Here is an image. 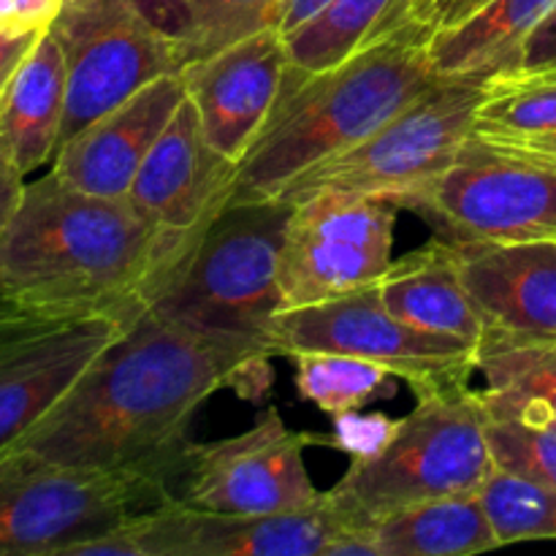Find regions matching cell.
Returning a JSON list of instances; mask_svg holds the SVG:
<instances>
[{
	"instance_id": "1",
	"label": "cell",
	"mask_w": 556,
	"mask_h": 556,
	"mask_svg": "<svg viewBox=\"0 0 556 556\" xmlns=\"http://www.w3.org/2000/svg\"><path fill=\"white\" fill-rule=\"evenodd\" d=\"M269 358L141 309L58 405L9 445L63 465L147 472L172 483L185 472L201 405L223 389L264 396Z\"/></svg>"
},
{
	"instance_id": "2",
	"label": "cell",
	"mask_w": 556,
	"mask_h": 556,
	"mask_svg": "<svg viewBox=\"0 0 556 556\" xmlns=\"http://www.w3.org/2000/svg\"><path fill=\"white\" fill-rule=\"evenodd\" d=\"M190 242L147 220L128 195H92L43 174L0 237V302L54 320L136 318Z\"/></svg>"
},
{
	"instance_id": "3",
	"label": "cell",
	"mask_w": 556,
	"mask_h": 556,
	"mask_svg": "<svg viewBox=\"0 0 556 556\" xmlns=\"http://www.w3.org/2000/svg\"><path fill=\"white\" fill-rule=\"evenodd\" d=\"M429 27L405 22L320 74L291 65L280 101L242 157L228 201L277 199L309 168L345 155L440 79Z\"/></svg>"
},
{
	"instance_id": "4",
	"label": "cell",
	"mask_w": 556,
	"mask_h": 556,
	"mask_svg": "<svg viewBox=\"0 0 556 556\" xmlns=\"http://www.w3.org/2000/svg\"><path fill=\"white\" fill-rule=\"evenodd\" d=\"M291 210L282 199L228 201L168 266L147 309L275 358L271 331L286 307L280 250Z\"/></svg>"
},
{
	"instance_id": "5",
	"label": "cell",
	"mask_w": 556,
	"mask_h": 556,
	"mask_svg": "<svg viewBox=\"0 0 556 556\" xmlns=\"http://www.w3.org/2000/svg\"><path fill=\"white\" fill-rule=\"evenodd\" d=\"M492 472L481 391L456 386L416 396L389 438L369 454L351 456L345 476L324 497L345 530H369L427 500L478 494Z\"/></svg>"
},
{
	"instance_id": "6",
	"label": "cell",
	"mask_w": 556,
	"mask_h": 556,
	"mask_svg": "<svg viewBox=\"0 0 556 556\" xmlns=\"http://www.w3.org/2000/svg\"><path fill=\"white\" fill-rule=\"evenodd\" d=\"M147 472L98 470L0 448V556H71L141 510L172 497Z\"/></svg>"
},
{
	"instance_id": "7",
	"label": "cell",
	"mask_w": 556,
	"mask_h": 556,
	"mask_svg": "<svg viewBox=\"0 0 556 556\" xmlns=\"http://www.w3.org/2000/svg\"><path fill=\"white\" fill-rule=\"evenodd\" d=\"M483 79H443L372 136L293 179L277 199L296 201L324 190L372 195L400 206L407 195L438 179L459 157L476 128V109Z\"/></svg>"
},
{
	"instance_id": "8",
	"label": "cell",
	"mask_w": 556,
	"mask_h": 556,
	"mask_svg": "<svg viewBox=\"0 0 556 556\" xmlns=\"http://www.w3.org/2000/svg\"><path fill=\"white\" fill-rule=\"evenodd\" d=\"M271 348L286 358L299 353L364 358L405 380L416 396L470 386L478 375V345L405 324L380 302L375 282L345 296L282 309Z\"/></svg>"
},
{
	"instance_id": "9",
	"label": "cell",
	"mask_w": 556,
	"mask_h": 556,
	"mask_svg": "<svg viewBox=\"0 0 556 556\" xmlns=\"http://www.w3.org/2000/svg\"><path fill=\"white\" fill-rule=\"evenodd\" d=\"M68 65L60 144L161 76L182 71L144 0H65L49 25Z\"/></svg>"
},
{
	"instance_id": "10",
	"label": "cell",
	"mask_w": 556,
	"mask_h": 556,
	"mask_svg": "<svg viewBox=\"0 0 556 556\" xmlns=\"http://www.w3.org/2000/svg\"><path fill=\"white\" fill-rule=\"evenodd\" d=\"M400 210L421 215L445 242H543L556 239V172L470 136L459 157Z\"/></svg>"
},
{
	"instance_id": "11",
	"label": "cell",
	"mask_w": 556,
	"mask_h": 556,
	"mask_svg": "<svg viewBox=\"0 0 556 556\" xmlns=\"http://www.w3.org/2000/svg\"><path fill=\"white\" fill-rule=\"evenodd\" d=\"M396 210L386 199L337 190L296 201L280 250L282 309L378 282L394 261Z\"/></svg>"
},
{
	"instance_id": "12",
	"label": "cell",
	"mask_w": 556,
	"mask_h": 556,
	"mask_svg": "<svg viewBox=\"0 0 556 556\" xmlns=\"http://www.w3.org/2000/svg\"><path fill=\"white\" fill-rule=\"evenodd\" d=\"M326 438L293 432L277 410H266L233 438L190 445L182 500L226 514H291L324 500L307 472V448Z\"/></svg>"
},
{
	"instance_id": "13",
	"label": "cell",
	"mask_w": 556,
	"mask_h": 556,
	"mask_svg": "<svg viewBox=\"0 0 556 556\" xmlns=\"http://www.w3.org/2000/svg\"><path fill=\"white\" fill-rule=\"evenodd\" d=\"M130 530L139 556H324L345 527L326 497L291 514H226L166 497Z\"/></svg>"
},
{
	"instance_id": "14",
	"label": "cell",
	"mask_w": 556,
	"mask_h": 556,
	"mask_svg": "<svg viewBox=\"0 0 556 556\" xmlns=\"http://www.w3.org/2000/svg\"><path fill=\"white\" fill-rule=\"evenodd\" d=\"M134 320V318H130ZM128 318L54 320L14 315L0 324V448L25 434L117 340Z\"/></svg>"
},
{
	"instance_id": "15",
	"label": "cell",
	"mask_w": 556,
	"mask_h": 556,
	"mask_svg": "<svg viewBox=\"0 0 556 556\" xmlns=\"http://www.w3.org/2000/svg\"><path fill=\"white\" fill-rule=\"evenodd\" d=\"M288 74V43L277 27L182 65L185 92L199 112L206 139L223 157L242 163L253 150L286 90Z\"/></svg>"
},
{
	"instance_id": "16",
	"label": "cell",
	"mask_w": 556,
	"mask_h": 556,
	"mask_svg": "<svg viewBox=\"0 0 556 556\" xmlns=\"http://www.w3.org/2000/svg\"><path fill=\"white\" fill-rule=\"evenodd\" d=\"M237 166L210 144L193 101L185 96L141 163L128 199L168 237L193 242L231 199Z\"/></svg>"
},
{
	"instance_id": "17",
	"label": "cell",
	"mask_w": 556,
	"mask_h": 556,
	"mask_svg": "<svg viewBox=\"0 0 556 556\" xmlns=\"http://www.w3.org/2000/svg\"><path fill=\"white\" fill-rule=\"evenodd\" d=\"M182 71L161 76L58 147L49 172L92 195H128L141 163L185 101Z\"/></svg>"
},
{
	"instance_id": "18",
	"label": "cell",
	"mask_w": 556,
	"mask_h": 556,
	"mask_svg": "<svg viewBox=\"0 0 556 556\" xmlns=\"http://www.w3.org/2000/svg\"><path fill=\"white\" fill-rule=\"evenodd\" d=\"M451 244L486 331L556 340V239Z\"/></svg>"
},
{
	"instance_id": "19",
	"label": "cell",
	"mask_w": 556,
	"mask_h": 556,
	"mask_svg": "<svg viewBox=\"0 0 556 556\" xmlns=\"http://www.w3.org/2000/svg\"><path fill=\"white\" fill-rule=\"evenodd\" d=\"M375 291L396 318L421 331L456 337L472 345L486 334V320L462 280L454 244L443 237L391 261L375 282Z\"/></svg>"
},
{
	"instance_id": "20",
	"label": "cell",
	"mask_w": 556,
	"mask_h": 556,
	"mask_svg": "<svg viewBox=\"0 0 556 556\" xmlns=\"http://www.w3.org/2000/svg\"><path fill=\"white\" fill-rule=\"evenodd\" d=\"M65 96V52L47 27L0 90V128L25 174L52 163L63 130Z\"/></svg>"
},
{
	"instance_id": "21",
	"label": "cell",
	"mask_w": 556,
	"mask_h": 556,
	"mask_svg": "<svg viewBox=\"0 0 556 556\" xmlns=\"http://www.w3.org/2000/svg\"><path fill=\"white\" fill-rule=\"evenodd\" d=\"M556 0H489L454 25L429 33V63L443 79H486L521 65L527 41Z\"/></svg>"
},
{
	"instance_id": "22",
	"label": "cell",
	"mask_w": 556,
	"mask_h": 556,
	"mask_svg": "<svg viewBox=\"0 0 556 556\" xmlns=\"http://www.w3.org/2000/svg\"><path fill=\"white\" fill-rule=\"evenodd\" d=\"M478 375L489 413L556 427V340L486 331L478 342Z\"/></svg>"
},
{
	"instance_id": "23",
	"label": "cell",
	"mask_w": 556,
	"mask_h": 556,
	"mask_svg": "<svg viewBox=\"0 0 556 556\" xmlns=\"http://www.w3.org/2000/svg\"><path fill=\"white\" fill-rule=\"evenodd\" d=\"M378 556H467L500 548L478 494L410 505L369 527Z\"/></svg>"
},
{
	"instance_id": "24",
	"label": "cell",
	"mask_w": 556,
	"mask_h": 556,
	"mask_svg": "<svg viewBox=\"0 0 556 556\" xmlns=\"http://www.w3.org/2000/svg\"><path fill=\"white\" fill-rule=\"evenodd\" d=\"M402 3L405 0H331L286 36L291 65L302 74H320L345 63L369 41L405 25Z\"/></svg>"
},
{
	"instance_id": "25",
	"label": "cell",
	"mask_w": 556,
	"mask_h": 556,
	"mask_svg": "<svg viewBox=\"0 0 556 556\" xmlns=\"http://www.w3.org/2000/svg\"><path fill=\"white\" fill-rule=\"evenodd\" d=\"M280 3L282 0H144L147 11L172 36L182 65L239 38L277 27Z\"/></svg>"
},
{
	"instance_id": "26",
	"label": "cell",
	"mask_w": 556,
	"mask_h": 556,
	"mask_svg": "<svg viewBox=\"0 0 556 556\" xmlns=\"http://www.w3.org/2000/svg\"><path fill=\"white\" fill-rule=\"evenodd\" d=\"M556 68L516 65L483 79L472 134H554Z\"/></svg>"
},
{
	"instance_id": "27",
	"label": "cell",
	"mask_w": 556,
	"mask_h": 556,
	"mask_svg": "<svg viewBox=\"0 0 556 556\" xmlns=\"http://www.w3.org/2000/svg\"><path fill=\"white\" fill-rule=\"evenodd\" d=\"M293 383L302 400L329 416L364 410L372 402L396 394L389 369L342 353H299L291 356Z\"/></svg>"
},
{
	"instance_id": "28",
	"label": "cell",
	"mask_w": 556,
	"mask_h": 556,
	"mask_svg": "<svg viewBox=\"0 0 556 556\" xmlns=\"http://www.w3.org/2000/svg\"><path fill=\"white\" fill-rule=\"evenodd\" d=\"M500 546L525 541H556V489L525 481L494 467L478 492Z\"/></svg>"
},
{
	"instance_id": "29",
	"label": "cell",
	"mask_w": 556,
	"mask_h": 556,
	"mask_svg": "<svg viewBox=\"0 0 556 556\" xmlns=\"http://www.w3.org/2000/svg\"><path fill=\"white\" fill-rule=\"evenodd\" d=\"M486 440L497 470L556 489V427L486 410Z\"/></svg>"
},
{
	"instance_id": "30",
	"label": "cell",
	"mask_w": 556,
	"mask_h": 556,
	"mask_svg": "<svg viewBox=\"0 0 556 556\" xmlns=\"http://www.w3.org/2000/svg\"><path fill=\"white\" fill-rule=\"evenodd\" d=\"M334 421L337 434L334 438H326V443L337 445L342 451H351V456H362L375 451L389 438L391 429H394V421H389L386 416L358 418L356 413H345V416H337Z\"/></svg>"
},
{
	"instance_id": "31",
	"label": "cell",
	"mask_w": 556,
	"mask_h": 556,
	"mask_svg": "<svg viewBox=\"0 0 556 556\" xmlns=\"http://www.w3.org/2000/svg\"><path fill=\"white\" fill-rule=\"evenodd\" d=\"M472 139L481 144L492 147V150L505 152V155L525 157V161L541 163L556 172V130L554 134H472Z\"/></svg>"
},
{
	"instance_id": "32",
	"label": "cell",
	"mask_w": 556,
	"mask_h": 556,
	"mask_svg": "<svg viewBox=\"0 0 556 556\" xmlns=\"http://www.w3.org/2000/svg\"><path fill=\"white\" fill-rule=\"evenodd\" d=\"M27 174L22 172L16 163L14 150H11L9 139H5L3 128H0V237L9 228L11 217L20 210V201L25 195Z\"/></svg>"
},
{
	"instance_id": "33",
	"label": "cell",
	"mask_w": 556,
	"mask_h": 556,
	"mask_svg": "<svg viewBox=\"0 0 556 556\" xmlns=\"http://www.w3.org/2000/svg\"><path fill=\"white\" fill-rule=\"evenodd\" d=\"M54 11L43 0H0V30L38 33L54 22Z\"/></svg>"
},
{
	"instance_id": "34",
	"label": "cell",
	"mask_w": 556,
	"mask_h": 556,
	"mask_svg": "<svg viewBox=\"0 0 556 556\" xmlns=\"http://www.w3.org/2000/svg\"><path fill=\"white\" fill-rule=\"evenodd\" d=\"M521 65H535V68H556V9L541 22L535 33L527 41Z\"/></svg>"
},
{
	"instance_id": "35",
	"label": "cell",
	"mask_w": 556,
	"mask_h": 556,
	"mask_svg": "<svg viewBox=\"0 0 556 556\" xmlns=\"http://www.w3.org/2000/svg\"><path fill=\"white\" fill-rule=\"evenodd\" d=\"M43 30L38 33H3L0 30V90H3L5 81L11 79V74L16 71V65L25 60V54L30 52L36 38L41 36Z\"/></svg>"
},
{
	"instance_id": "36",
	"label": "cell",
	"mask_w": 556,
	"mask_h": 556,
	"mask_svg": "<svg viewBox=\"0 0 556 556\" xmlns=\"http://www.w3.org/2000/svg\"><path fill=\"white\" fill-rule=\"evenodd\" d=\"M326 3H331V0H282L280 14H277V30H280L282 36H291L296 27H302L307 20H313Z\"/></svg>"
},
{
	"instance_id": "37",
	"label": "cell",
	"mask_w": 556,
	"mask_h": 556,
	"mask_svg": "<svg viewBox=\"0 0 556 556\" xmlns=\"http://www.w3.org/2000/svg\"><path fill=\"white\" fill-rule=\"evenodd\" d=\"M445 5V0H405L402 3V22H416L432 30L434 16L440 14V9Z\"/></svg>"
},
{
	"instance_id": "38",
	"label": "cell",
	"mask_w": 556,
	"mask_h": 556,
	"mask_svg": "<svg viewBox=\"0 0 556 556\" xmlns=\"http://www.w3.org/2000/svg\"><path fill=\"white\" fill-rule=\"evenodd\" d=\"M489 0H445V5L440 9V14L434 16V25L432 30H438V27H445V25H454V22L465 20V16H470L472 11H478L481 5H486Z\"/></svg>"
},
{
	"instance_id": "39",
	"label": "cell",
	"mask_w": 556,
	"mask_h": 556,
	"mask_svg": "<svg viewBox=\"0 0 556 556\" xmlns=\"http://www.w3.org/2000/svg\"><path fill=\"white\" fill-rule=\"evenodd\" d=\"M14 315H20V313H16V309H11V307H5V304L0 302V324H3V320H9V318H14Z\"/></svg>"
},
{
	"instance_id": "40",
	"label": "cell",
	"mask_w": 556,
	"mask_h": 556,
	"mask_svg": "<svg viewBox=\"0 0 556 556\" xmlns=\"http://www.w3.org/2000/svg\"><path fill=\"white\" fill-rule=\"evenodd\" d=\"M43 3H47L49 9L54 11V14H60V9H63V3H65V0H43Z\"/></svg>"
}]
</instances>
